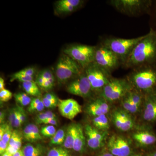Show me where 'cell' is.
I'll use <instances>...</instances> for the list:
<instances>
[{
	"label": "cell",
	"mask_w": 156,
	"mask_h": 156,
	"mask_svg": "<svg viewBox=\"0 0 156 156\" xmlns=\"http://www.w3.org/2000/svg\"><path fill=\"white\" fill-rule=\"evenodd\" d=\"M148 156H156V151L154 152L153 153H152L148 155Z\"/></svg>",
	"instance_id": "56"
},
{
	"label": "cell",
	"mask_w": 156,
	"mask_h": 156,
	"mask_svg": "<svg viewBox=\"0 0 156 156\" xmlns=\"http://www.w3.org/2000/svg\"><path fill=\"white\" fill-rule=\"evenodd\" d=\"M42 101V98L40 97H36L32 99L30 104L28 107H32L38 104Z\"/></svg>",
	"instance_id": "46"
},
{
	"label": "cell",
	"mask_w": 156,
	"mask_h": 156,
	"mask_svg": "<svg viewBox=\"0 0 156 156\" xmlns=\"http://www.w3.org/2000/svg\"><path fill=\"white\" fill-rule=\"evenodd\" d=\"M84 131L87 136V144L90 148L96 150L102 147L105 138L103 134L90 125H86Z\"/></svg>",
	"instance_id": "13"
},
{
	"label": "cell",
	"mask_w": 156,
	"mask_h": 156,
	"mask_svg": "<svg viewBox=\"0 0 156 156\" xmlns=\"http://www.w3.org/2000/svg\"><path fill=\"white\" fill-rule=\"evenodd\" d=\"M22 87L28 95L37 97H40L41 95L38 87L34 81H28L22 83Z\"/></svg>",
	"instance_id": "20"
},
{
	"label": "cell",
	"mask_w": 156,
	"mask_h": 156,
	"mask_svg": "<svg viewBox=\"0 0 156 156\" xmlns=\"http://www.w3.org/2000/svg\"><path fill=\"white\" fill-rule=\"evenodd\" d=\"M129 156H141V155L138 154H136L132 155H130Z\"/></svg>",
	"instance_id": "57"
},
{
	"label": "cell",
	"mask_w": 156,
	"mask_h": 156,
	"mask_svg": "<svg viewBox=\"0 0 156 156\" xmlns=\"http://www.w3.org/2000/svg\"><path fill=\"white\" fill-rule=\"evenodd\" d=\"M58 107L62 116L70 120L73 119L82 112L81 105L73 98L58 99Z\"/></svg>",
	"instance_id": "12"
},
{
	"label": "cell",
	"mask_w": 156,
	"mask_h": 156,
	"mask_svg": "<svg viewBox=\"0 0 156 156\" xmlns=\"http://www.w3.org/2000/svg\"><path fill=\"white\" fill-rule=\"evenodd\" d=\"M96 48L94 46L76 44L69 46L63 52L85 69L94 62Z\"/></svg>",
	"instance_id": "7"
},
{
	"label": "cell",
	"mask_w": 156,
	"mask_h": 156,
	"mask_svg": "<svg viewBox=\"0 0 156 156\" xmlns=\"http://www.w3.org/2000/svg\"><path fill=\"white\" fill-rule=\"evenodd\" d=\"M13 96L12 92L8 89H5L0 91V100L2 102L9 101Z\"/></svg>",
	"instance_id": "34"
},
{
	"label": "cell",
	"mask_w": 156,
	"mask_h": 156,
	"mask_svg": "<svg viewBox=\"0 0 156 156\" xmlns=\"http://www.w3.org/2000/svg\"><path fill=\"white\" fill-rule=\"evenodd\" d=\"M42 153V149L41 150L39 151H38L33 156H40L41 154Z\"/></svg>",
	"instance_id": "53"
},
{
	"label": "cell",
	"mask_w": 156,
	"mask_h": 156,
	"mask_svg": "<svg viewBox=\"0 0 156 156\" xmlns=\"http://www.w3.org/2000/svg\"><path fill=\"white\" fill-rule=\"evenodd\" d=\"M14 96L16 102L22 106H27L31 101V98L27 93L19 92L14 94Z\"/></svg>",
	"instance_id": "25"
},
{
	"label": "cell",
	"mask_w": 156,
	"mask_h": 156,
	"mask_svg": "<svg viewBox=\"0 0 156 156\" xmlns=\"http://www.w3.org/2000/svg\"><path fill=\"white\" fill-rule=\"evenodd\" d=\"M5 117V112L2 111L0 112V123H1V125L4 122Z\"/></svg>",
	"instance_id": "51"
},
{
	"label": "cell",
	"mask_w": 156,
	"mask_h": 156,
	"mask_svg": "<svg viewBox=\"0 0 156 156\" xmlns=\"http://www.w3.org/2000/svg\"><path fill=\"white\" fill-rule=\"evenodd\" d=\"M23 134V138L29 142H36L42 139L38 128L33 124H30L25 126Z\"/></svg>",
	"instance_id": "16"
},
{
	"label": "cell",
	"mask_w": 156,
	"mask_h": 156,
	"mask_svg": "<svg viewBox=\"0 0 156 156\" xmlns=\"http://www.w3.org/2000/svg\"><path fill=\"white\" fill-rule=\"evenodd\" d=\"M5 81L2 78H0V90H4L5 89Z\"/></svg>",
	"instance_id": "52"
},
{
	"label": "cell",
	"mask_w": 156,
	"mask_h": 156,
	"mask_svg": "<svg viewBox=\"0 0 156 156\" xmlns=\"http://www.w3.org/2000/svg\"><path fill=\"white\" fill-rule=\"evenodd\" d=\"M86 137L83 129L80 124H76V133L73 149L76 151L83 153L85 150Z\"/></svg>",
	"instance_id": "17"
},
{
	"label": "cell",
	"mask_w": 156,
	"mask_h": 156,
	"mask_svg": "<svg viewBox=\"0 0 156 156\" xmlns=\"http://www.w3.org/2000/svg\"><path fill=\"white\" fill-rule=\"evenodd\" d=\"M145 36H141L131 39L109 37L105 39L101 44L108 48L115 54L124 66L128 56L134 47Z\"/></svg>",
	"instance_id": "3"
},
{
	"label": "cell",
	"mask_w": 156,
	"mask_h": 156,
	"mask_svg": "<svg viewBox=\"0 0 156 156\" xmlns=\"http://www.w3.org/2000/svg\"><path fill=\"white\" fill-rule=\"evenodd\" d=\"M122 105L126 111L131 113H135L139 110V107L136 106L128 98L127 95L122 98Z\"/></svg>",
	"instance_id": "24"
},
{
	"label": "cell",
	"mask_w": 156,
	"mask_h": 156,
	"mask_svg": "<svg viewBox=\"0 0 156 156\" xmlns=\"http://www.w3.org/2000/svg\"><path fill=\"white\" fill-rule=\"evenodd\" d=\"M99 156H114L112 154L110 153H105L102 154V155Z\"/></svg>",
	"instance_id": "54"
},
{
	"label": "cell",
	"mask_w": 156,
	"mask_h": 156,
	"mask_svg": "<svg viewBox=\"0 0 156 156\" xmlns=\"http://www.w3.org/2000/svg\"><path fill=\"white\" fill-rule=\"evenodd\" d=\"M18 114H19V109H18V108L12 109L11 110L10 113H9L8 119H9V125L11 127L13 126L14 123L15 122V121L17 120Z\"/></svg>",
	"instance_id": "32"
},
{
	"label": "cell",
	"mask_w": 156,
	"mask_h": 156,
	"mask_svg": "<svg viewBox=\"0 0 156 156\" xmlns=\"http://www.w3.org/2000/svg\"><path fill=\"white\" fill-rule=\"evenodd\" d=\"M76 124H73L68 127L66 132L65 139L63 143V147L68 149H73L74 141L75 137Z\"/></svg>",
	"instance_id": "19"
},
{
	"label": "cell",
	"mask_w": 156,
	"mask_h": 156,
	"mask_svg": "<svg viewBox=\"0 0 156 156\" xmlns=\"http://www.w3.org/2000/svg\"><path fill=\"white\" fill-rule=\"evenodd\" d=\"M92 122L93 126L98 130L106 131L109 128L108 120L105 115L94 117Z\"/></svg>",
	"instance_id": "21"
},
{
	"label": "cell",
	"mask_w": 156,
	"mask_h": 156,
	"mask_svg": "<svg viewBox=\"0 0 156 156\" xmlns=\"http://www.w3.org/2000/svg\"><path fill=\"white\" fill-rule=\"evenodd\" d=\"M123 66L133 69L142 66H156V31L154 30L151 28L144 38L134 47Z\"/></svg>",
	"instance_id": "1"
},
{
	"label": "cell",
	"mask_w": 156,
	"mask_h": 156,
	"mask_svg": "<svg viewBox=\"0 0 156 156\" xmlns=\"http://www.w3.org/2000/svg\"><path fill=\"white\" fill-rule=\"evenodd\" d=\"M94 62L110 74L122 65L118 56L101 44L96 47Z\"/></svg>",
	"instance_id": "8"
},
{
	"label": "cell",
	"mask_w": 156,
	"mask_h": 156,
	"mask_svg": "<svg viewBox=\"0 0 156 156\" xmlns=\"http://www.w3.org/2000/svg\"><path fill=\"white\" fill-rule=\"evenodd\" d=\"M66 132L62 129H58L56 134L52 136L50 141L51 145H60L64 142L65 139Z\"/></svg>",
	"instance_id": "26"
},
{
	"label": "cell",
	"mask_w": 156,
	"mask_h": 156,
	"mask_svg": "<svg viewBox=\"0 0 156 156\" xmlns=\"http://www.w3.org/2000/svg\"><path fill=\"white\" fill-rule=\"evenodd\" d=\"M87 110L89 115L95 117L105 115L103 110L95 103L94 101L89 104L87 106Z\"/></svg>",
	"instance_id": "27"
},
{
	"label": "cell",
	"mask_w": 156,
	"mask_h": 156,
	"mask_svg": "<svg viewBox=\"0 0 156 156\" xmlns=\"http://www.w3.org/2000/svg\"><path fill=\"white\" fill-rule=\"evenodd\" d=\"M23 138V133L22 134L17 130H14L12 133L9 144L20 150L22 146Z\"/></svg>",
	"instance_id": "23"
},
{
	"label": "cell",
	"mask_w": 156,
	"mask_h": 156,
	"mask_svg": "<svg viewBox=\"0 0 156 156\" xmlns=\"http://www.w3.org/2000/svg\"><path fill=\"white\" fill-rule=\"evenodd\" d=\"M19 150V149L17 148L14 147L10 145H8V147L6 149V152L9 153V154H11L12 155H14L16 153V152Z\"/></svg>",
	"instance_id": "45"
},
{
	"label": "cell",
	"mask_w": 156,
	"mask_h": 156,
	"mask_svg": "<svg viewBox=\"0 0 156 156\" xmlns=\"http://www.w3.org/2000/svg\"><path fill=\"white\" fill-rule=\"evenodd\" d=\"M113 121L118 129L122 131H127L122 111H117L113 115Z\"/></svg>",
	"instance_id": "22"
},
{
	"label": "cell",
	"mask_w": 156,
	"mask_h": 156,
	"mask_svg": "<svg viewBox=\"0 0 156 156\" xmlns=\"http://www.w3.org/2000/svg\"><path fill=\"white\" fill-rule=\"evenodd\" d=\"M2 156H13V155L11 154H9V153L5 152L2 155Z\"/></svg>",
	"instance_id": "55"
},
{
	"label": "cell",
	"mask_w": 156,
	"mask_h": 156,
	"mask_svg": "<svg viewBox=\"0 0 156 156\" xmlns=\"http://www.w3.org/2000/svg\"><path fill=\"white\" fill-rule=\"evenodd\" d=\"M47 115L48 119H56V115L55 114L53 113V112L51 111H47L45 112Z\"/></svg>",
	"instance_id": "50"
},
{
	"label": "cell",
	"mask_w": 156,
	"mask_h": 156,
	"mask_svg": "<svg viewBox=\"0 0 156 156\" xmlns=\"http://www.w3.org/2000/svg\"><path fill=\"white\" fill-rule=\"evenodd\" d=\"M47 156H71L67 149L61 147H55L49 151Z\"/></svg>",
	"instance_id": "28"
},
{
	"label": "cell",
	"mask_w": 156,
	"mask_h": 156,
	"mask_svg": "<svg viewBox=\"0 0 156 156\" xmlns=\"http://www.w3.org/2000/svg\"><path fill=\"white\" fill-rule=\"evenodd\" d=\"M66 90L69 93L73 95L87 98L92 95V87L85 72L68 85Z\"/></svg>",
	"instance_id": "10"
},
{
	"label": "cell",
	"mask_w": 156,
	"mask_h": 156,
	"mask_svg": "<svg viewBox=\"0 0 156 156\" xmlns=\"http://www.w3.org/2000/svg\"><path fill=\"white\" fill-rule=\"evenodd\" d=\"M44 124H50L52 126H56L57 125V122L56 119H47L44 123Z\"/></svg>",
	"instance_id": "49"
},
{
	"label": "cell",
	"mask_w": 156,
	"mask_h": 156,
	"mask_svg": "<svg viewBox=\"0 0 156 156\" xmlns=\"http://www.w3.org/2000/svg\"><path fill=\"white\" fill-rule=\"evenodd\" d=\"M33 80L34 76H29L24 75L21 74L17 72L15 73L11 76V81L12 82L17 80L19 82L23 83L24 82H28V81H33Z\"/></svg>",
	"instance_id": "31"
},
{
	"label": "cell",
	"mask_w": 156,
	"mask_h": 156,
	"mask_svg": "<svg viewBox=\"0 0 156 156\" xmlns=\"http://www.w3.org/2000/svg\"><path fill=\"white\" fill-rule=\"evenodd\" d=\"M11 127V126H10L8 128V130L6 131L4 135H3L2 139V140L5 141L8 144H9V141H10V139H11V136H12V133L13 132Z\"/></svg>",
	"instance_id": "40"
},
{
	"label": "cell",
	"mask_w": 156,
	"mask_h": 156,
	"mask_svg": "<svg viewBox=\"0 0 156 156\" xmlns=\"http://www.w3.org/2000/svg\"><path fill=\"white\" fill-rule=\"evenodd\" d=\"M108 147L110 153L114 156H129L131 154L129 143L122 136L115 135L111 136Z\"/></svg>",
	"instance_id": "11"
},
{
	"label": "cell",
	"mask_w": 156,
	"mask_h": 156,
	"mask_svg": "<svg viewBox=\"0 0 156 156\" xmlns=\"http://www.w3.org/2000/svg\"><path fill=\"white\" fill-rule=\"evenodd\" d=\"M41 134L46 137L53 136L56 134V131L54 126L52 125L44 126L41 129Z\"/></svg>",
	"instance_id": "30"
},
{
	"label": "cell",
	"mask_w": 156,
	"mask_h": 156,
	"mask_svg": "<svg viewBox=\"0 0 156 156\" xmlns=\"http://www.w3.org/2000/svg\"><path fill=\"white\" fill-rule=\"evenodd\" d=\"M39 74L45 80H49L51 79H54L53 73L49 70H44L41 72Z\"/></svg>",
	"instance_id": "37"
},
{
	"label": "cell",
	"mask_w": 156,
	"mask_h": 156,
	"mask_svg": "<svg viewBox=\"0 0 156 156\" xmlns=\"http://www.w3.org/2000/svg\"><path fill=\"white\" fill-rule=\"evenodd\" d=\"M109 3L122 14L135 17L150 13L153 2L151 0H111Z\"/></svg>",
	"instance_id": "4"
},
{
	"label": "cell",
	"mask_w": 156,
	"mask_h": 156,
	"mask_svg": "<svg viewBox=\"0 0 156 156\" xmlns=\"http://www.w3.org/2000/svg\"><path fill=\"white\" fill-rule=\"evenodd\" d=\"M48 119L46 113L41 112L37 115L36 119V123L37 124H44L45 121Z\"/></svg>",
	"instance_id": "39"
},
{
	"label": "cell",
	"mask_w": 156,
	"mask_h": 156,
	"mask_svg": "<svg viewBox=\"0 0 156 156\" xmlns=\"http://www.w3.org/2000/svg\"><path fill=\"white\" fill-rule=\"evenodd\" d=\"M81 0H59L55 4V10L58 14L70 13L79 9L83 5Z\"/></svg>",
	"instance_id": "15"
},
{
	"label": "cell",
	"mask_w": 156,
	"mask_h": 156,
	"mask_svg": "<svg viewBox=\"0 0 156 156\" xmlns=\"http://www.w3.org/2000/svg\"><path fill=\"white\" fill-rule=\"evenodd\" d=\"M93 91L101 92L112 77L111 74L93 62L84 69Z\"/></svg>",
	"instance_id": "9"
},
{
	"label": "cell",
	"mask_w": 156,
	"mask_h": 156,
	"mask_svg": "<svg viewBox=\"0 0 156 156\" xmlns=\"http://www.w3.org/2000/svg\"><path fill=\"white\" fill-rule=\"evenodd\" d=\"M10 126V125L7 124H2L1 125V126H0V140H2L3 135H4Z\"/></svg>",
	"instance_id": "42"
},
{
	"label": "cell",
	"mask_w": 156,
	"mask_h": 156,
	"mask_svg": "<svg viewBox=\"0 0 156 156\" xmlns=\"http://www.w3.org/2000/svg\"><path fill=\"white\" fill-rule=\"evenodd\" d=\"M154 93L155 95H156V87L154 89Z\"/></svg>",
	"instance_id": "58"
},
{
	"label": "cell",
	"mask_w": 156,
	"mask_h": 156,
	"mask_svg": "<svg viewBox=\"0 0 156 156\" xmlns=\"http://www.w3.org/2000/svg\"><path fill=\"white\" fill-rule=\"evenodd\" d=\"M45 106L43 103V101H41L40 103L37 105H35L32 107H28L27 110L30 112H41L44 109Z\"/></svg>",
	"instance_id": "36"
},
{
	"label": "cell",
	"mask_w": 156,
	"mask_h": 156,
	"mask_svg": "<svg viewBox=\"0 0 156 156\" xmlns=\"http://www.w3.org/2000/svg\"><path fill=\"white\" fill-rule=\"evenodd\" d=\"M155 18H156V2Z\"/></svg>",
	"instance_id": "59"
},
{
	"label": "cell",
	"mask_w": 156,
	"mask_h": 156,
	"mask_svg": "<svg viewBox=\"0 0 156 156\" xmlns=\"http://www.w3.org/2000/svg\"><path fill=\"white\" fill-rule=\"evenodd\" d=\"M133 89L128 80L112 78L102 89L100 96L107 102H113L122 99Z\"/></svg>",
	"instance_id": "6"
},
{
	"label": "cell",
	"mask_w": 156,
	"mask_h": 156,
	"mask_svg": "<svg viewBox=\"0 0 156 156\" xmlns=\"http://www.w3.org/2000/svg\"><path fill=\"white\" fill-rule=\"evenodd\" d=\"M84 69L77 62L64 53L58 58L55 68L57 80L60 84H64L72 78L80 75Z\"/></svg>",
	"instance_id": "5"
},
{
	"label": "cell",
	"mask_w": 156,
	"mask_h": 156,
	"mask_svg": "<svg viewBox=\"0 0 156 156\" xmlns=\"http://www.w3.org/2000/svg\"><path fill=\"white\" fill-rule=\"evenodd\" d=\"M45 80L41 76L38 74L37 76L36 80V83L37 86H39L40 87H41L42 85L44 83Z\"/></svg>",
	"instance_id": "48"
},
{
	"label": "cell",
	"mask_w": 156,
	"mask_h": 156,
	"mask_svg": "<svg viewBox=\"0 0 156 156\" xmlns=\"http://www.w3.org/2000/svg\"><path fill=\"white\" fill-rule=\"evenodd\" d=\"M54 83V79L49 80H45L41 88L45 90H49L53 87Z\"/></svg>",
	"instance_id": "41"
},
{
	"label": "cell",
	"mask_w": 156,
	"mask_h": 156,
	"mask_svg": "<svg viewBox=\"0 0 156 156\" xmlns=\"http://www.w3.org/2000/svg\"><path fill=\"white\" fill-rule=\"evenodd\" d=\"M42 99L45 107L47 108H53L58 106V100L52 101L48 100L44 96L42 98Z\"/></svg>",
	"instance_id": "35"
},
{
	"label": "cell",
	"mask_w": 156,
	"mask_h": 156,
	"mask_svg": "<svg viewBox=\"0 0 156 156\" xmlns=\"http://www.w3.org/2000/svg\"><path fill=\"white\" fill-rule=\"evenodd\" d=\"M122 114L123 118H124V121H125V125H126V128L127 130H131L133 128L134 126V122L133 120L131 118L129 115H128L126 112L122 111Z\"/></svg>",
	"instance_id": "33"
},
{
	"label": "cell",
	"mask_w": 156,
	"mask_h": 156,
	"mask_svg": "<svg viewBox=\"0 0 156 156\" xmlns=\"http://www.w3.org/2000/svg\"><path fill=\"white\" fill-rule=\"evenodd\" d=\"M35 72V69L34 67H28L19 71L18 73L24 75L33 76Z\"/></svg>",
	"instance_id": "38"
},
{
	"label": "cell",
	"mask_w": 156,
	"mask_h": 156,
	"mask_svg": "<svg viewBox=\"0 0 156 156\" xmlns=\"http://www.w3.org/2000/svg\"><path fill=\"white\" fill-rule=\"evenodd\" d=\"M44 96L48 100L52 101L58 100L56 95L53 94V93H47L45 94Z\"/></svg>",
	"instance_id": "47"
},
{
	"label": "cell",
	"mask_w": 156,
	"mask_h": 156,
	"mask_svg": "<svg viewBox=\"0 0 156 156\" xmlns=\"http://www.w3.org/2000/svg\"><path fill=\"white\" fill-rule=\"evenodd\" d=\"M42 149V148L41 146H34L29 144L23 147L22 151L24 156H33L37 152L41 150Z\"/></svg>",
	"instance_id": "29"
},
{
	"label": "cell",
	"mask_w": 156,
	"mask_h": 156,
	"mask_svg": "<svg viewBox=\"0 0 156 156\" xmlns=\"http://www.w3.org/2000/svg\"><path fill=\"white\" fill-rule=\"evenodd\" d=\"M144 108L143 117L145 121H156V95L154 92L144 95Z\"/></svg>",
	"instance_id": "14"
},
{
	"label": "cell",
	"mask_w": 156,
	"mask_h": 156,
	"mask_svg": "<svg viewBox=\"0 0 156 156\" xmlns=\"http://www.w3.org/2000/svg\"><path fill=\"white\" fill-rule=\"evenodd\" d=\"M9 144L3 140H0V154L1 155L5 152Z\"/></svg>",
	"instance_id": "44"
},
{
	"label": "cell",
	"mask_w": 156,
	"mask_h": 156,
	"mask_svg": "<svg viewBox=\"0 0 156 156\" xmlns=\"http://www.w3.org/2000/svg\"><path fill=\"white\" fill-rule=\"evenodd\" d=\"M18 108L19 109V119L22 124H23L26 120V115L25 114V112L21 108L19 107H18Z\"/></svg>",
	"instance_id": "43"
},
{
	"label": "cell",
	"mask_w": 156,
	"mask_h": 156,
	"mask_svg": "<svg viewBox=\"0 0 156 156\" xmlns=\"http://www.w3.org/2000/svg\"><path fill=\"white\" fill-rule=\"evenodd\" d=\"M133 138L140 145L149 146L156 142V136L149 131L137 132L133 135Z\"/></svg>",
	"instance_id": "18"
},
{
	"label": "cell",
	"mask_w": 156,
	"mask_h": 156,
	"mask_svg": "<svg viewBox=\"0 0 156 156\" xmlns=\"http://www.w3.org/2000/svg\"><path fill=\"white\" fill-rule=\"evenodd\" d=\"M133 69L128 80L133 89L145 94L154 92L156 87V66H142Z\"/></svg>",
	"instance_id": "2"
}]
</instances>
